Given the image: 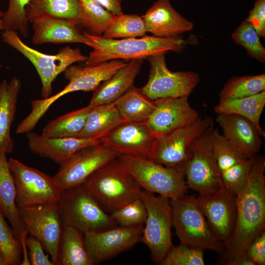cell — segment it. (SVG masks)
Returning a JSON list of instances; mask_svg holds the SVG:
<instances>
[{
    "mask_svg": "<svg viewBox=\"0 0 265 265\" xmlns=\"http://www.w3.org/2000/svg\"><path fill=\"white\" fill-rule=\"evenodd\" d=\"M8 163L18 208L58 203L63 190L53 177L12 158Z\"/></svg>",
    "mask_w": 265,
    "mask_h": 265,
    "instance_id": "cell-11",
    "label": "cell"
},
{
    "mask_svg": "<svg viewBox=\"0 0 265 265\" xmlns=\"http://www.w3.org/2000/svg\"><path fill=\"white\" fill-rule=\"evenodd\" d=\"M21 88V80L15 77L9 82L6 79L0 82V150L6 154L11 153L14 147L10 130Z\"/></svg>",
    "mask_w": 265,
    "mask_h": 265,
    "instance_id": "cell-26",
    "label": "cell"
},
{
    "mask_svg": "<svg viewBox=\"0 0 265 265\" xmlns=\"http://www.w3.org/2000/svg\"><path fill=\"white\" fill-rule=\"evenodd\" d=\"M120 155L100 143L86 146L64 162L53 177L62 190L83 184L97 169Z\"/></svg>",
    "mask_w": 265,
    "mask_h": 265,
    "instance_id": "cell-15",
    "label": "cell"
},
{
    "mask_svg": "<svg viewBox=\"0 0 265 265\" xmlns=\"http://www.w3.org/2000/svg\"><path fill=\"white\" fill-rule=\"evenodd\" d=\"M245 21L257 32L265 37V0H256Z\"/></svg>",
    "mask_w": 265,
    "mask_h": 265,
    "instance_id": "cell-42",
    "label": "cell"
},
{
    "mask_svg": "<svg viewBox=\"0 0 265 265\" xmlns=\"http://www.w3.org/2000/svg\"><path fill=\"white\" fill-rule=\"evenodd\" d=\"M265 106V91L240 98L219 101L214 110L217 114H233L243 117L251 122L262 136L265 132L260 125L261 115Z\"/></svg>",
    "mask_w": 265,
    "mask_h": 265,
    "instance_id": "cell-30",
    "label": "cell"
},
{
    "mask_svg": "<svg viewBox=\"0 0 265 265\" xmlns=\"http://www.w3.org/2000/svg\"><path fill=\"white\" fill-rule=\"evenodd\" d=\"M16 195L15 185L8 166L6 153L0 150V210L21 242L26 238L28 232L20 218Z\"/></svg>",
    "mask_w": 265,
    "mask_h": 265,
    "instance_id": "cell-25",
    "label": "cell"
},
{
    "mask_svg": "<svg viewBox=\"0 0 265 265\" xmlns=\"http://www.w3.org/2000/svg\"><path fill=\"white\" fill-rule=\"evenodd\" d=\"M28 233L38 239L56 265L64 225L57 203L18 208Z\"/></svg>",
    "mask_w": 265,
    "mask_h": 265,
    "instance_id": "cell-14",
    "label": "cell"
},
{
    "mask_svg": "<svg viewBox=\"0 0 265 265\" xmlns=\"http://www.w3.org/2000/svg\"><path fill=\"white\" fill-rule=\"evenodd\" d=\"M142 64V59L128 61L124 66L101 82L94 91L89 105L93 107L114 102L133 85Z\"/></svg>",
    "mask_w": 265,
    "mask_h": 265,
    "instance_id": "cell-24",
    "label": "cell"
},
{
    "mask_svg": "<svg viewBox=\"0 0 265 265\" xmlns=\"http://www.w3.org/2000/svg\"><path fill=\"white\" fill-rule=\"evenodd\" d=\"M92 108L88 105L49 121L41 135L48 137H75L83 128Z\"/></svg>",
    "mask_w": 265,
    "mask_h": 265,
    "instance_id": "cell-32",
    "label": "cell"
},
{
    "mask_svg": "<svg viewBox=\"0 0 265 265\" xmlns=\"http://www.w3.org/2000/svg\"><path fill=\"white\" fill-rule=\"evenodd\" d=\"M204 250L180 244L173 246L159 263L160 265H204Z\"/></svg>",
    "mask_w": 265,
    "mask_h": 265,
    "instance_id": "cell-39",
    "label": "cell"
},
{
    "mask_svg": "<svg viewBox=\"0 0 265 265\" xmlns=\"http://www.w3.org/2000/svg\"><path fill=\"white\" fill-rule=\"evenodd\" d=\"M173 226L180 244L212 250L221 256L225 245L213 234L193 195L170 200Z\"/></svg>",
    "mask_w": 265,
    "mask_h": 265,
    "instance_id": "cell-4",
    "label": "cell"
},
{
    "mask_svg": "<svg viewBox=\"0 0 265 265\" xmlns=\"http://www.w3.org/2000/svg\"><path fill=\"white\" fill-rule=\"evenodd\" d=\"M227 265H256L245 255L238 257L230 261Z\"/></svg>",
    "mask_w": 265,
    "mask_h": 265,
    "instance_id": "cell-45",
    "label": "cell"
},
{
    "mask_svg": "<svg viewBox=\"0 0 265 265\" xmlns=\"http://www.w3.org/2000/svg\"><path fill=\"white\" fill-rule=\"evenodd\" d=\"M0 265H7L4 254L0 248Z\"/></svg>",
    "mask_w": 265,
    "mask_h": 265,
    "instance_id": "cell-46",
    "label": "cell"
},
{
    "mask_svg": "<svg viewBox=\"0 0 265 265\" xmlns=\"http://www.w3.org/2000/svg\"><path fill=\"white\" fill-rule=\"evenodd\" d=\"M0 248L5 257L7 265H21L22 246L11 227L0 210Z\"/></svg>",
    "mask_w": 265,
    "mask_h": 265,
    "instance_id": "cell-37",
    "label": "cell"
},
{
    "mask_svg": "<svg viewBox=\"0 0 265 265\" xmlns=\"http://www.w3.org/2000/svg\"><path fill=\"white\" fill-rule=\"evenodd\" d=\"M106 9L116 16L123 13L122 0H96Z\"/></svg>",
    "mask_w": 265,
    "mask_h": 265,
    "instance_id": "cell-44",
    "label": "cell"
},
{
    "mask_svg": "<svg viewBox=\"0 0 265 265\" xmlns=\"http://www.w3.org/2000/svg\"><path fill=\"white\" fill-rule=\"evenodd\" d=\"M154 101L155 110L146 123L156 138L186 126L200 117L190 105L187 97Z\"/></svg>",
    "mask_w": 265,
    "mask_h": 265,
    "instance_id": "cell-19",
    "label": "cell"
},
{
    "mask_svg": "<svg viewBox=\"0 0 265 265\" xmlns=\"http://www.w3.org/2000/svg\"><path fill=\"white\" fill-rule=\"evenodd\" d=\"M143 225L85 233V245L93 265L110 260L141 242Z\"/></svg>",
    "mask_w": 265,
    "mask_h": 265,
    "instance_id": "cell-16",
    "label": "cell"
},
{
    "mask_svg": "<svg viewBox=\"0 0 265 265\" xmlns=\"http://www.w3.org/2000/svg\"><path fill=\"white\" fill-rule=\"evenodd\" d=\"M146 32L142 16L123 13L114 16L102 36L108 39L137 38L145 36Z\"/></svg>",
    "mask_w": 265,
    "mask_h": 265,
    "instance_id": "cell-35",
    "label": "cell"
},
{
    "mask_svg": "<svg viewBox=\"0 0 265 265\" xmlns=\"http://www.w3.org/2000/svg\"><path fill=\"white\" fill-rule=\"evenodd\" d=\"M26 245L28 249V257L32 265H55L46 255L41 242L32 236L26 237Z\"/></svg>",
    "mask_w": 265,
    "mask_h": 265,
    "instance_id": "cell-41",
    "label": "cell"
},
{
    "mask_svg": "<svg viewBox=\"0 0 265 265\" xmlns=\"http://www.w3.org/2000/svg\"><path fill=\"white\" fill-rule=\"evenodd\" d=\"M156 139L146 122L124 121L99 140L119 155L148 158Z\"/></svg>",
    "mask_w": 265,
    "mask_h": 265,
    "instance_id": "cell-18",
    "label": "cell"
},
{
    "mask_svg": "<svg viewBox=\"0 0 265 265\" xmlns=\"http://www.w3.org/2000/svg\"><path fill=\"white\" fill-rule=\"evenodd\" d=\"M118 226L124 227L143 225L147 218L145 205L139 198L110 214Z\"/></svg>",
    "mask_w": 265,
    "mask_h": 265,
    "instance_id": "cell-40",
    "label": "cell"
},
{
    "mask_svg": "<svg viewBox=\"0 0 265 265\" xmlns=\"http://www.w3.org/2000/svg\"><path fill=\"white\" fill-rule=\"evenodd\" d=\"M216 121L223 135L237 149L249 158L260 151L262 141L255 125L246 118L233 114H217Z\"/></svg>",
    "mask_w": 265,
    "mask_h": 265,
    "instance_id": "cell-21",
    "label": "cell"
},
{
    "mask_svg": "<svg viewBox=\"0 0 265 265\" xmlns=\"http://www.w3.org/2000/svg\"><path fill=\"white\" fill-rule=\"evenodd\" d=\"M265 160L255 156L244 188L236 194L237 219L232 236L220 256L227 265L244 255L251 241L265 229Z\"/></svg>",
    "mask_w": 265,
    "mask_h": 265,
    "instance_id": "cell-1",
    "label": "cell"
},
{
    "mask_svg": "<svg viewBox=\"0 0 265 265\" xmlns=\"http://www.w3.org/2000/svg\"><path fill=\"white\" fill-rule=\"evenodd\" d=\"M231 36L235 43L243 47L250 56L265 62V48L261 42L260 36L245 20L240 23Z\"/></svg>",
    "mask_w": 265,
    "mask_h": 265,
    "instance_id": "cell-36",
    "label": "cell"
},
{
    "mask_svg": "<svg viewBox=\"0 0 265 265\" xmlns=\"http://www.w3.org/2000/svg\"><path fill=\"white\" fill-rule=\"evenodd\" d=\"M26 138L31 152L59 165L78 150L100 143L98 139L75 137H48L30 132L26 133Z\"/></svg>",
    "mask_w": 265,
    "mask_h": 265,
    "instance_id": "cell-23",
    "label": "cell"
},
{
    "mask_svg": "<svg viewBox=\"0 0 265 265\" xmlns=\"http://www.w3.org/2000/svg\"><path fill=\"white\" fill-rule=\"evenodd\" d=\"M26 12L29 22L44 17L66 19L79 27L80 0H30Z\"/></svg>",
    "mask_w": 265,
    "mask_h": 265,
    "instance_id": "cell-28",
    "label": "cell"
},
{
    "mask_svg": "<svg viewBox=\"0 0 265 265\" xmlns=\"http://www.w3.org/2000/svg\"><path fill=\"white\" fill-rule=\"evenodd\" d=\"M118 159L142 189L169 199L187 193L185 174L144 157L120 155Z\"/></svg>",
    "mask_w": 265,
    "mask_h": 265,
    "instance_id": "cell-8",
    "label": "cell"
},
{
    "mask_svg": "<svg viewBox=\"0 0 265 265\" xmlns=\"http://www.w3.org/2000/svg\"><path fill=\"white\" fill-rule=\"evenodd\" d=\"M2 40L19 52L34 66L41 80V96L47 98L52 96L53 82L55 78L70 65L85 62L88 56L79 48L66 46L55 54H47L28 46L20 39L17 31L5 29L1 33Z\"/></svg>",
    "mask_w": 265,
    "mask_h": 265,
    "instance_id": "cell-6",
    "label": "cell"
},
{
    "mask_svg": "<svg viewBox=\"0 0 265 265\" xmlns=\"http://www.w3.org/2000/svg\"><path fill=\"white\" fill-rule=\"evenodd\" d=\"M245 255L256 265H265V231L251 241L246 250Z\"/></svg>",
    "mask_w": 265,
    "mask_h": 265,
    "instance_id": "cell-43",
    "label": "cell"
},
{
    "mask_svg": "<svg viewBox=\"0 0 265 265\" xmlns=\"http://www.w3.org/2000/svg\"><path fill=\"white\" fill-rule=\"evenodd\" d=\"M57 204L63 225L83 234L118 226L83 185L63 190Z\"/></svg>",
    "mask_w": 265,
    "mask_h": 265,
    "instance_id": "cell-5",
    "label": "cell"
},
{
    "mask_svg": "<svg viewBox=\"0 0 265 265\" xmlns=\"http://www.w3.org/2000/svg\"><path fill=\"white\" fill-rule=\"evenodd\" d=\"M30 0H9L7 10L3 12L2 21L5 29L18 31L24 37L28 32L29 21L26 8Z\"/></svg>",
    "mask_w": 265,
    "mask_h": 265,
    "instance_id": "cell-38",
    "label": "cell"
},
{
    "mask_svg": "<svg viewBox=\"0 0 265 265\" xmlns=\"http://www.w3.org/2000/svg\"><path fill=\"white\" fill-rule=\"evenodd\" d=\"M142 17L147 32L159 37L180 36L194 26L174 9L169 0H157Z\"/></svg>",
    "mask_w": 265,
    "mask_h": 265,
    "instance_id": "cell-20",
    "label": "cell"
},
{
    "mask_svg": "<svg viewBox=\"0 0 265 265\" xmlns=\"http://www.w3.org/2000/svg\"><path fill=\"white\" fill-rule=\"evenodd\" d=\"M125 122L146 123L155 110V101L132 86L114 102Z\"/></svg>",
    "mask_w": 265,
    "mask_h": 265,
    "instance_id": "cell-29",
    "label": "cell"
},
{
    "mask_svg": "<svg viewBox=\"0 0 265 265\" xmlns=\"http://www.w3.org/2000/svg\"><path fill=\"white\" fill-rule=\"evenodd\" d=\"M213 127L194 141L185 178L187 188L204 194L215 192L223 185L214 157L211 133Z\"/></svg>",
    "mask_w": 265,
    "mask_h": 265,
    "instance_id": "cell-13",
    "label": "cell"
},
{
    "mask_svg": "<svg viewBox=\"0 0 265 265\" xmlns=\"http://www.w3.org/2000/svg\"><path fill=\"white\" fill-rule=\"evenodd\" d=\"M80 25L84 33L102 36L115 15L106 9L96 0H80Z\"/></svg>",
    "mask_w": 265,
    "mask_h": 265,
    "instance_id": "cell-33",
    "label": "cell"
},
{
    "mask_svg": "<svg viewBox=\"0 0 265 265\" xmlns=\"http://www.w3.org/2000/svg\"><path fill=\"white\" fill-rule=\"evenodd\" d=\"M213 125L211 117H199L186 126L157 137L148 159L185 174L194 141Z\"/></svg>",
    "mask_w": 265,
    "mask_h": 265,
    "instance_id": "cell-9",
    "label": "cell"
},
{
    "mask_svg": "<svg viewBox=\"0 0 265 265\" xmlns=\"http://www.w3.org/2000/svg\"><path fill=\"white\" fill-rule=\"evenodd\" d=\"M147 210L141 242L150 251L152 261L159 264L173 246L170 199L142 189L140 195Z\"/></svg>",
    "mask_w": 265,
    "mask_h": 265,
    "instance_id": "cell-10",
    "label": "cell"
},
{
    "mask_svg": "<svg viewBox=\"0 0 265 265\" xmlns=\"http://www.w3.org/2000/svg\"><path fill=\"white\" fill-rule=\"evenodd\" d=\"M82 185L108 214L140 198L142 189L118 158L95 171Z\"/></svg>",
    "mask_w": 265,
    "mask_h": 265,
    "instance_id": "cell-3",
    "label": "cell"
},
{
    "mask_svg": "<svg viewBox=\"0 0 265 265\" xmlns=\"http://www.w3.org/2000/svg\"><path fill=\"white\" fill-rule=\"evenodd\" d=\"M126 63L121 59H113L94 65H70L63 72L69 83L53 95L32 101L31 110L26 117L27 121L32 125H36L51 106L64 95L77 91H95L102 82Z\"/></svg>",
    "mask_w": 265,
    "mask_h": 265,
    "instance_id": "cell-7",
    "label": "cell"
},
{
    "mask_svg": "<svg viewBox=\"0 0 265 265\" xmlns=\"http://www.w3.org/2000/svg\"><path fill=\"white\" fill-rule=\"evenodd\" d=\"M56 265H93L85 245L83 234L72 227H63Z\"/></svg>",
    "mask_w": 265,
    "mask_h": 265,
    "instance_id": "cell-31",
    "label": "cell"
},
{
    "mask_svg": "<svg viewBox=\"0 0 265 265\" xmlns=\"http://www.w3.org/2000/svg\"><path fill=\"white\" fill-rule=\"evenodd\" d=\"M196 197L210 228L226 247L236 223V194L223 186L212 193L199 194Z\"/></svg>",
    "mask_w": 265,
    "mask_h": 265,
    "instance_id": "cell-17",
    "label": "cell"
},
{
    "mask_svg": "<svg viewBox=\"0 0 265 265\" xmlns=\"http://www.w3.org/2000/svg\"><path fill=\"white\" fill-rule=\"evenodd\" d=\"M265 91V74L233 77L219 93V101L252 96Z\"/></svg>",
    "mask_w": 265,
    "mask_h": 265,
    "instance_id": "cell-34",
    "label": "cell"
},
{
    "mask_svg": "<svg viewBox=\"0 0 265 265\" xmlns=\"http://www.w3.org/2000/svg\"><path fill=\"white\" fill-rule=\"evenodd\" d=\"M85 34L92 40L87 46L93 48L85 62L86 65H97L113 59L143 60L156 54L180 52L193 41V39L185 40L181 35L172 37L145 35L140 38L116 39Z\"/></svg>",
    "mask_w": 265,
    "mask_h": 265,
    "instance_id": "cell-2",
    "label": "cell"
},
{
    "mask_svg": "<svg viewBox=\"0 0 265 265\" xmlns=\"http://www.w3.org/2000/svg\"><path fill=\"white\" fill-rule=\"evenodd\" d=\"M146 59L150 65L148 80L140 89L152 100L188 97L200 81L195 72L170 71L166 65L165 53L151 55Z\"/></svg>",
    "mask_w": 265,
    "mask_h": 265,
    "instance_id": "cell-12",
    "label": "cell"
},
{
    "mask_svg": "<svg viewBox=\"0 0 265 265\" xmlns=\"http://www.w3.org/2000/svg\"><path fill=\"white\" fill-rule=\"evenodd\" d=\"M124 122L114 103L92 107L82 129L75 136L99 139Z\"/></svg>",
    "mask_w": 265,
    "mask_h": 265,
    "instance_id": "cell-27",
    "label": "cell"
},
{
    "mask_svg": "<svg viewBox=\"0 0 265 265\" xmlns=\"http://www.w3.org/2000/svg\"><path fill=\"white\" fill-rule=\"evenodd\" d=\"M2 14L3 12L0 10V30H4L5 29V27L2 19Z\"/></svg>",
    "mask_w": 265,
    "mask_h": 265,
    "instance_id": "cell-47",
    "label": "cell"
},
{
    "mask_svg": "<svg viewBox=\"0 0 265 265\" xmlns=\"http://www.w3.org/2000/svg\"><path fill=\"white\" fill-rule=\"evenodd\" d=\"M31 23L33 30L31 41L34 45L75 43L87 46L92 43L78 26L66 19L44 17Z\"/></svg>",
    "mask_w": 265,
    "mask_h": 265,
    "instance_id": "cell-22",
    "label": "cell"
}]
</instances>
